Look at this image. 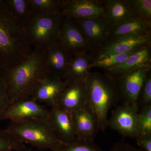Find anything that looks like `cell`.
<instances>
[{"label": "cell", "mask_w": 151, "mask_h": 151, "mask_svg": "<svg viewBox=\"0 0 151 151\" xmlns=\"http://www.w3.org/2000/svg\"><path fill=\"white\" fill-rule=\"evenodd\" d=\"M72 113V119L78 139L93 140L99 129L96 116L86 106Z\"/></svg>", "instance_id": "17"}, {"label": "cell", "mask_w": 151, "mask_h": 151, "mask_svg": "<svg viewBox=\"0 0 151 151\" xmlns=\"http://www.w3.org/2000/svg\"><path fill=\"white\" fill-rule=\"evenodd\" d=\"M14 151H32V149L29 148H27L26 147L24 148Z\"/></svg>", "instance_id": "33"}, {"label": "cell", "mask_w": 151, "mask_h": 151, "mask_svg": "<svg viewBox=\"0 0 151 151\" xmlns=\"http://www.w3.org/2000/svg\"><path fill=\"white\" fill-rule=\"evenodd\" d=\"M10 105L8 94L5 83L0 73V121L3 120L4 116Z\"/></svg>", "instance_id": "30"}, {"label": "cell", "mask_w": 151, "mask_h": 151, "mask_svg": "<svg viewBox=\"0 0 151 151\" xmlns=\"http://www.w3.org/2000/svg\"><path fill=\"white\" fill-rule=\"evenodd\" d=\"M137 144L144 151H151V134H138L136 137Z\"/></svg>", "instance_id": "31"}, {"label": "cell", "mask_w": 151, "mask_h": 151, "mask_svg": "<svg viewBox=\"0 0 151 151\" xmlns=\"http://www.w3.org/2000/svg\"><path fill=\"white\" fill-rule=\"evenodd\" d=\"M6 130L21 142L29 144L40 150L57 151L65 144L55 134L48 119L11 122Z\"/></svg>", "instance_id": "4"}, {"label": "cell", "mask_w": 151, "mask_h": 151, "mask_svg": "<svg viewBox=\"0 0 151 151\" xmlns=\"http://www.w3.org/2000/svg\"><path fill=\"white\" fill-rule=\"evenodd\" d=\"M73 55L58 43L43 50V59L47 75L64 80Z\"/></svg>", "instance_id": "12"}, {"label": "cell", "mask_w": 151, "mask_h": 151, "mask_svg": "<svg viewBox=\"0 0 151 151\" xmlns=\"http://www.w3.org/2000/svg\"><path fill=\"white\" fill-rule=\"evenodd\" d=\"M0 7L24 26L34 12L30 0H0Z\"/></svg>", "instance_id": "22"}, {"label": "cell", "mask_w": 151, "mask_h": 151, "mask_svg": "<svg viewBox=\"0 0 151 151\" xmlns=\"http://www.w3.org/2000/svg\"><path fill=\"white\" fill-rule=\"evenodd\" d=\"M110 151H144L142 149H139L128 143L119 142L116 143Z\"/></svg>", "instance_id": "32"}, {"label": "cell", "mask_w": 151, "mask_h": 151, "mask_svg": "<svg viewBox=\"0 0 151 151\" xmlns=\"http://www.w3.org/2000/svg\"><path fill=\"white\" fill-rule=\"evenodd\" d=\"M48 121L57 137L63 143L68 144L78 139L71 113L56 106L51 107Z\"/></svg>", "instance_id": "15"}, {"label": "cell", "mask_w": 151, "mask_h": 151, "mask_svg": "<svg viewBox=\"0 0 151 151\" xmlns=\"http://www.w3.org/2000/svg\"><path fill=\"white\" fill-rule=\"evenodd\" d=\"M49 114L50 111L29 97L10 104L3 120L17 122L28 119H48Z\"/></svg>", "instance_id": "10"}, {"label": "cell", "mask_w": 151, "mask_h": 151, "mask_svg": "<svg viewBox=\"0 0 151 151\" xmlns=\"http://www.w3.org/2000/svg\"><path fill=\"white\" fill-rule=\"evenodd\" d=\"M72 19L81 30L89 44L91 54L109 40L110 27L103 16L89 19Z\"/></svg>", "instance_id": "8"}, {"label": "cell", "mask_w": 151, "mask_h": 151, "mask_svg": "<svg viewBox=\"0 0 151 151\" xmlns=\"http://www.w3.org/2000/svg\"><path fill=\"white\" fill-rule=\"evenodd\" d=\"M85 80L68 84L60 94L55 106L71 113L86 107L87 92Z\"/></svg>", "instance_id": "14"}, {"label": "cell", "mask_w": 151, "mask_h": 151, "mask_svg": "<svg viewBox=\"0 0 151 151\" xmlns=\"http://www.w3.org/2000/svg\"><path fill=\"white\" fill-rule=\"evenodd\" d=\"M5 83L10 104L30 97L40 81L47 76L43 50L33 49L29 56L19 64L0 69Z\"/></svg>", "instance_id": "1"}, {"label": "cell", "mask_w": 151, "mask_h": 151, "mask_svg": "<svg viewBox=\"0 0 151 151\" xmlns=\"http://www.w3.org/2000/svg\"><path fill=\"white\" fill-rule=\"evenodd\" d=\"M151 35V23L135 17L122 24L111 29L109 40L131 36Z\"/></svg>", "instance_id": "21"}, {"label": "cell", "mask_w": 151, "mask_h": 151, "mask_svg": "<svg viewBox=\"0 0 151 151\" xmlns=\"http://www.w3.org/2000/svg\"><path fill=\"white\" fill-rule=\"evenodd\" d=\"M57 151H103L90 140L77 139L73 142L64 144Z\"/></svg>", "instance_id": "27"}, {"label": "cell", "mask_w": 151, "mask_h": 151, "mask_svg": "<svg viewBox=\"0 0 151 151\" xmlns=\"http://www.w3.org/2000/svg\"><path fill=\"white\" fill-rule=\"evenodd\" d=\"M61 13L67 18L89 19L103 16V1L62 0Z\"/></svg>", "instance_id": "11"}, {"label": "cell", "mask_w": 151, "mask_h": 151, "mask_svg": "<svg viewBox=\"0 0 151 151\" xmlns=\"http://www.w3.org/2000/svg\"><path fill=\"white\" fill-rule=\"evenodd\" d=\"M151 66H143L114 78L119 94V101L122 103L137 105L138 96L143 82Z\"/></svg>", "instance_id": "6"}, {"label": "cell", "mask_w": 151, "mask_h": 151, "mask_svg": "<svg viewBox=\"0 0 151 151\" xmlns=\"http://www.w3.org/2000/svg\"><path fill=\"white\" fill-rule=\"evenodd\" d=\"M64 19L61 13L33 12L24 25L27 36L33 48L45 50L57 44Z\"/></svg>", "instance_id": "5"}, {"label": "cell", "mask_w": 151, "mask_h": 151, "mask_svg": "<svg viewBox=\"0 0 151 151\" xmlns=\"http://www.w3.org/2000/svg\"><path fill=\"white\" fill-rule=\"evenodd\" d=\"M151 35H136L114 38L92 54L95 59L124 53L151 45Z\"/></svg>", "instance_id": "9"}, {"label": "cell", "mask_w": 151, "mask_h": 151, "mask_svg": "<svg viewBox=\"0 0 151 151\" xmlns=\"http://www.w3.org/2000/svg\"><path fill=\"white\" fill-rule=\"evenodd\" d=\"M151 45L143 47L128 57L124 62L106 70V73L115 78L143 66H151Z\"/></svg>", "instance_id": "18"}, {"label": "cell", "mask_w": 151, "mask_h": 151, "mask_svg": "<svg viewBox=\"0 0 151 151\" xmlns=\"http://www.w3.org/2000/svg\"><path fill=\"white\" fill-rule=\"evenodd\" d=\"M103 3V17L110 29L136 17L129 9L125 0H105Z\"/></svg>", "instance_id": "19"}, {"label": "cell", "mask_w": 151, "mask_h": 151, "mask_svg": "<svg viewBox=\"0 0 151 151\" xmlns=\"http://www.w3.org/2000/svg\"><path fill=\"white\" fill-rule=\"evenodd\" d=\"M62 0H30L34 12L55 14L61 13Z\"/></svg>", "instance_id": "25"}, {"label": "cell", "mask_w": 151, "mask_h": 151, "mask_svg": "<svg viewBox=\"0 0 151 151\" xmlns=\"http://www.w3.org/2000/svg\"><path fill=\"white\" fill-rule=\"evenodd\" d=\"M139 109L151 106V70L148 72L138 96Z\"/></svg>", "instance_id": "28"}, {"label": "cell", "mask_w": 151, "mask_h": 151, "mask_svg": "<svg viewBox=\"0 0 151 151\" xmlns=\"http://www.w3.org/2000/svg\"><path fill=\"white\" fill-rule=\"evenodd\" d=\"M142 47L124 53L113 55L100 59H95L91 65V68L97 67L103 68L105 70H108L111 68L122 63L128 57Z\"/></svg>", "instance_id": "23"}, {"label": "cell", "mask_w": 151, "mask_h": 151, "mask_svg": "<svg viewBox=\"0 0 151 151\" xmlns=\"http://www.w3.org/2000/svg\"><path fill=\"white\" fill-rule=\"evenodd\" d=\"M26 147L6 129L0 128V151H14Z\"/></svg>", "instance_id": "26"}, {"label": "cell", "mask_w": 151, "mask_h": 151, "mask_svg": "<svg viewBox=\"0 0 151 151\" xmlns=\"http://www.w3.org/2000/svg\"><path fill=\"white\" fill-rule=\"evenodd\" d=\"M68 85L64 79L47 75L36 86L30 97L40 104L54 107L60 94Z\"/></svg>", "instance_id": "16"}, {"label": "cell", "mask_w": 151, "mask_h": 151, "mask_svg": "<svg viewBox=\"0 0 151 151\" xmlns=\"http://www.w3.org/2000/svg\"><path fill=\"white\" fill-rule=\"evenodd\" d=\"M127 6L135 16L151 23V0H125Z\"/></svg>", "instance_id": "24"}, {"label": "cell", "mask_w": 151, "mask_h": 151, "mask_svg": "<svg viewBox=\"0 0 151 151\" xmlns=\"http://www.w3.org/2000/svg\"><path fill=\"white\" fill-rule=\"evenodd\" d=\"M85 82L87 106L96 116L100 130L104 131L109 111L119 101L115 78L106 73L89 72Z\"/></svg>", "instance_id": "3"}, {"label": "cell", "mask_w": 151, "mask_h": 151, "mask_svg": "<svg viewBox=\"0 0 151 151\" xmlns=\"http://www.w3.org/2000/svg\"><path fill=\"white\" fill-rule=\"evenodd\" d=\"M95 58L88 52H82L73 55L68 65L65 81L70 84L75 81L85 80Z\"/></svg>", "instance_id": "20"}, {"label": "cell", "mask_w": 151, "mask_h": 151, "mask_svg": "<svg viewBox=\"0 0 151 151\" xmlns=\"http://www.w3.org/2000/svg\"><path fill=\"white\" fill-rule=\"evenodd\" d=\"M58 44L73 55L89 51V44L81 30L72 19L65 17Z\"/></svg>", "instance_id": "13"}, {"label": "cell", "mask_w": 151, "mask_h": 151, "mask_svg": "<svg viewBox=\"0 0 151 151\" xmlns=\"http://www.w3.org/2000/svg\"><path fill=\"white\" fill-rule=\"evenodd\" d=\"M139 107L128 103H122L114 109L108 127L125 137L135 138L138 134Z\"/></svg>", "instance_id": "7"}, {"label": "cell", "mask_w": 151, "mask_h": 151, "mask_svg": "<svg viewBox=\"0 0 151 151\" xmlns=\"http://www.w3.org/2000/svg\"><path fill=\"white\" fill-rule=\"evenodd\" d=\"M33 50L23 25L0 7V69L19 64Z\"/></svg>", "instance_id": "2"}, {"label": "cell", "mask_w": 151, "mask_h": 151, "mask_svg": "<svg viewBox=\"0 0 151 151\" xmlns=\"http://www.w3.org/2000/svg\"><path fill=\"white\" fill-rule=\"evenodd\" d=\"M138 124V134H151V106L139 110Z\"/></svg>", "instance_id": "29"}]
</instances>
